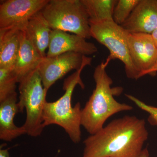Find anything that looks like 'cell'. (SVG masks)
Segmentation results:
<instances>
[{"instance_id": "cell-18", "label": "cell", "mask_w": 157, "mask_h": 157, "mask_svg": "<svg viewBox=\"0 0 157 157\" xmlns=\"http://www.w3.org/2000/svg\"><path fill=\"white\" fill-rule=\"evenodd\" d=\"M140 0H119L113 11V21L122 25L129 17Z\"/></svg>"}, {"instance_id": "cell-8", "label": "cell", "mask_w": 157, "mask_h": 157, "mask_svg": "<svg viewBox=\"0 0 157 157\" xmlns=\"http://www.w3.org/2000/svg\"><path fill=\"white\" fill-rule=\"evenodd\" d=\"M84 56L81 54L69 52L43 58L38 70L44 88L48 90L57 80L71 70H78L82 64Z\"/></svg>"}, {"instance_id": "cell-13", "label": "cell", "mask_w": 157, "mask_h": 157, "mask_svg": "<svg viewBox=\"0 0 157 157\" xmlns=\"http://www.w3.org/2000/svg\"><path fill=\"white\" fill-rule=\"evenodd\" d=\"M42 58L29 41L25 33L21 31L19 50L13 68L18 83L38 69Z\"/></svg>"}, {"instance_id": "cell-22", "label": "cell", "mask_w": 157, "mask_h": 157, "mask_svg": "<svg viewBox=\"0 0 157 157\" xmlns=\"http://www.w3.org/2000/svg\"><path fill=\"white\" fill-rule=\"evenodd\" d=\"M151 35L157 46V29L152 33Z\"/></svg>"}, {"instance_id": "cell-19", "label": "cell", "mask_w": 157, "mask_h": 157, "mask_svg": "<svg viewBox=\"0 0 157 157\" xmlns=\"http://www.w3.org/2000/svg\"><path fill=\"white\" fill-rule=\"evenodd\" d=\"M127 98L131 100L133 103H135L136 105L142 110H144L148 113L149 114H154L157 116V107H153L147 105L140 101L138 98H135L134 96L129 94H125Z\"/></svg>"}, {"instance_id": "cell-21", "label": "cell", "mask_w": 157, "mask_h": 157, "mask_svg": "<svg viewBox=\"0 0 157 157\" xmlns=\"http://www.w3.org/2000/svg\"><path fill=\"white\" fill-rule=\"evenodd\" d=\"M0 157H9V153L8 149L1 148Z\"/></svg>"}, {"instance_id": "cell-1", "label": "cell", "mask_w": 157, "mask_h": 157, "mask_svg": "<svg viewBox=\"0 0 157 157\" xmlns=\"http://www.w3.org/2000/svg\"><path fill=\"white\" fill-rule=\"evenodd\" d=\"M148 132L143 119L125 116L113 120L83 141L82 157H144Z\"/></svg>"}, {"instance_id": "cell-2", "label": "cell", "mask_w": 157, "mask_h": 157, "mask_svg": "<svg viewBox=\"0 0 157 157\" xmlns=\"http://www.w3.org/2000/svg\"><path fill=\"white\" fill-rule=\"evenodd\" d=\"M109 63L107 60L102 62L95 68L94 73L95 88L82 109L81 126L90 135L101 130L110 117L133 109L128 104L119 103L114 99L113 96L121 94L122 90L111 87L113 82L106 70Z\"/></svg>"}, {"instance_id": "cell-11", "label": "cell", "mask_w": 157, "mask_h": 157, "mask_svg": "<svg viewBox=\"0 0 157 157\" xmlns=\"http://www.w3.org/2000/svg\"><path fill=\"white\" fill-rule=\"evenodd\" d=\"M121 26L130 34H151L157 29V0H140Z\"/></svg>"}, {"instance_id": "cell-6", "label": "cell", "mask_w": 157, "mask_h": 157, "mask_svg": "<svg viewBox=\"0 0 157 157\" xmlns=\"http://www.w3.org/2000/svg\"><path fill=\"white\" fill-rule=\"evenodd\" d=\"M91 37L109 50V61L118 59L123 63L128 78H139V73L132 61L128 46L129 33L113 20L90 24Z\"/></svg>"}, {"instance_id": "cell-24", "label": "cell", "mask_w": 157, "mask_h": 157, "mask_svg": "<svg viewBox=\"0 0 157 157\" xmlns=\"http://www.w3.org/2000/svg\"><path fill=\"white\" fill-rule=\"evenodd\" d=\"M149 157V156H146V157Z\"/></svg>"}, {"instance_id": "cell-9", "label": "cell", "mask_w": 157, "mask_h": 157, "mask_svg": "<svg viewBox=\"0 0 157 157\" xmlns=\"http://www.w3.org/2000/svg\"><path fill=\"white\" fill-rule=\"evenodd\" d=\"M128 46L139 78L149 74L157 63V46L151 34H129Z\"/></svg>"}, {"instance_id": "cell-16", "label": "cell", "mask_w": 157, "mask_h": 157, "mask_svg": "<svg viewBox=\"0 0 157 157\" xmlns=\"http://www.w3.org/2000/svg\"><path fill=\"white\" fill-rule=\"evenodd\" d=\"M87 11L90 24L113 20L116 0H81Z\"/></svg>"}, {"instance_id": "cell-15", "label": "cell", "mask_w": 157, "mask_h": 157, "mask_svg": "<svg viewBox=\"0 0 157 157\" xmlns=\"http://www.w3.org/2000/svg\"><path fill=\"white\" fill-rule=\"evenodd\" d=\"M20 29L0 30V68L13 69L20 45Z\"/></svg>"}, {"instance_id": "cell-20", "label": "cell", "mask_w": 157, "mask_h": 157, "mask_svg": "<svg viewBox=\"0 0 157 157\" xmlns=\"http://www.w3.org/2000/svg\"><path fill=\"white\" fill-rule=\"evenodd\" d=\"M148 121L151 125H157V116L154 114H149Z\"/></svg>"}, {"instance_id": "cell-7", "label": "cell", "mask_w": 157, "mask_h": 157, "mask_svg": "<svg viewBox=\"0 0 157 157\" xmlns=\"http://www.w3.org/2000/svg\"><path fill=\"white\" fill-rule=\"evenodd\" d=\"M49 0H7L0 5V30L17 28L23 31L28 21L42 11Z\"/></svg>"}, {"instance_id": "cell-3", "label": "cell", "mask_w": 157, "mask_h": 157, "mask_svg": "<svg viewBox=\"0 0 157 157\" xmlns=\"http://www.w3.org/2000/svg\"><path fill=\"white\" fill-rule=\"evenodd\" d=\"M92 58L84 56L81 67L65 79L63 85L64 94L54 102L46 101L43 110V124L45 127L56 124L62 127L74 143L81 140L82 109L79 102L73 107L72 95L76 86L84 89L81 74L86 66L90 65Z\"/></svg>"}, {"instance_id": "cell-10", "label": "cell", "mask_w": 157, "mask_h": 157, "mask_svg": "<svg viewBox=\"0 0 157 157\" xmlns=\"http://www.w3.org/2000/svg\"><path fill=\"white\" fill-rule=\"evenodd\" d=\"M94 43L75 34L58 30H52L46 56L51 57L67 52H73L82 55H90L98 52Z\"/></svg>"}, {"instance_id": "cell-14", "label": "cell", "mask_w": 157, "mask_h": 157, "mask_svg": "<svg viewBox=\"0 0 157 157\" xmlns=\"http://www.w3.org/2000/svg\"><path fill=\"white\" fill-rule=\"evenodd\" d=\"M52 29L42 14L38 12L29 20L23 31L32 45L42 57L46 56Z\"/></svg>"}, {"instance_id": "cell-12", "label": "cell", "mask_w": 157, "mask_h": 157, "mask_svg": "<svg viewBox=\"0 0 157 157\" xmlns=\"http://www.w3.org/2000/svg\"><path fill=\"white\" fill-rule=\"evenodd\" d=\"M19 112L17 93H14L0 102V139L11 142L26 134L22 126L17 127L14 123V117Z\"/></svg>"}, {"instance_id": "cell-17", "label": "cell", "mask_w": 157, "mask_h": 157, "mask_svg": "<svg viewBox=\"0 0 157 157\" xmlns=\"http://www.w3.org/2000/svg\"><path fill=\"white\" fill-rule=\"evenodd\" d=\"M17 76L13 69L0 68V102L16 93Z\"/></svg>"}, {"instance_id": "cell-5", "label": "cell", "mask_w": 157, "mask_h": 157, "mask_svg": "<svg viewBox=\"0 0 157 157\" xmlns=\"http://www.w3.org/2000/svg\"><path fill=\"white\" fill-rule=\"evenodd\" d=\"M18 101L19 112L25 109L26 117L22 126L26 134L31 137L40 136L45 128L43 124V110L48 90L42 84L38 69L19 82Z\"/></svg>"}, {"instance_id": "cell-23", "label": "cell", "mask_w": 157, "mask_h": 157, "mask_svg": "<svg viewBox=\"0 0 157 157\" xmlns=\"http://www.w3.org/2000/svg\"><path fill=\"white\" fill-rule=\"evenodd\" d=\"M156 72H157V63L155 66L151 70L149 74H151V75H152V74H153V73H155Z\"/></svg>"}, {"instance_id": "cell-4", "label": "cell", "mask_w": 157, "mask_h": 157, "mask_svg": "<svg viewBox=\"0 0 157 157\" xmlns=\"http://www.w3.org/2000/svg\"><path fill=\"white\" fill-rule=\"evenodd\" d=\"M41 12L52 30L91 37L89 18L81 0H49Z\"/></svg>"}]
</instances>
